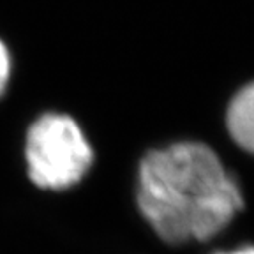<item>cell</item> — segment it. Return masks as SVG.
Here are the masks:
<instances>
[{"label":"cell","mask_w":254,"mask_h":254,"mask_svg":"<svg viewBox=\"0 0 254 254\" xmlns=\"http://www.w3.org/2000/svg\"><path fill=\"white\" fill-rule=\"evenodd\" d=\"M138 208L168 244L208 240L242 210L235 177L201 141H179L145 154L136 179Z\"/></svg>","instance_id":"6da1fadb"},{"label":"cell","mask_w":254,"mask_h":254,"mask_svg":"<svg viewBox=\"0 0 254 254\" xmlns=\"http://www.w3.org/2000/svg\"><path fill=\"white\" fill-rule=\"evenodd\" d=\"M25 163L39 189L64 190L83 180L94 164V148L71 115L50 111L28 127Z\"/></svg>","instance_id":"7a4b0ae2"},{"label":"cell","mask_w":254,"mask_h":254,"mask_svg":"<svg viewBox=\"0 0 254 254\" xmlns=\"http://www.w3.org/2000/svg\"><path fill=\"white\" fill-rule=\"evenodd\" d=\"M226 127L238 147L254 155V81L244 85L231 97L226 110Z\"/></svg>","instance_id":"3957f363"},{"label":"cell","mask_w":254,"mask_h":254,"mask_svg":"<svg viewBox=\"0 0 254 254\" xmlns=\"http://www.w3.org/2000/svg\"><path fill=\"white\" fill-rule=\"evenodd\" d=\"M12 76V57L7 44L0 39V97L7 90Z\"/></svg>","instance_id":"277c9868"},{"label":"cell","mask_w":254,"mask_h":254,"mask_svg":"<svg viewBox=\"0 0 254 254\" xmlns=\"http://www.w3.org/2000/svg\"><path fill=\"white\" fill-rule=\"evenodd\" d=\"M214 254H254V246H242L230 251H217Z\"/></svg>","instance_id":"5b68a950"}]
</instances>
